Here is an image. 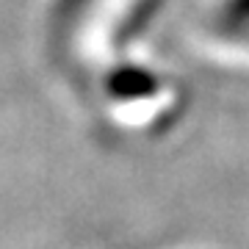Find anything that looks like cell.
I'll use <instances>...</instances> for the list:
<instances>
[{"label": "cell", "mask_w": 249, "mask_h": 249, "mask_svg": "<svg viewBox=\"0 0 249 249\" xmlns=\"http://www.w3.org/2000/svg\"><path fill=\"white\" fill-rule=\"evenodd\" d=\"M106 91L114 100H144L152 97L155 91L160 89V78L147 67H139V64H116L114 70L106 75L103 80Z\"/></svg>", "instance_id": "1"}, {"label": "cell", "mask_w": 249, "mask_h": 249, "mask_svg": "<svg viewBox=\"0 0 249 249\" xmlns=\"http://www.w3.org/2000/svg\"><path fill=\"white\" fill-rule=\"evenodd\" d=\"M249 25V0H224L219 17H216V31L222 34L227 28Z\"/></svg>", "instance_id": "2"}, {"label": "cell", "mask_w": 249, "mask_h": 249, "mask_svg": "<svg viewBox=\"0 0 249 249\" xmlns=\"http://www.w3.org/2000/svg\"><path fill=\"white\" fill-rule=\"evenodd\" d=\"M224 39H232V42H244V45H249V25H241V28H227V31H222Z\"/></svg>", "instance_id": "3"}]
</instances>
